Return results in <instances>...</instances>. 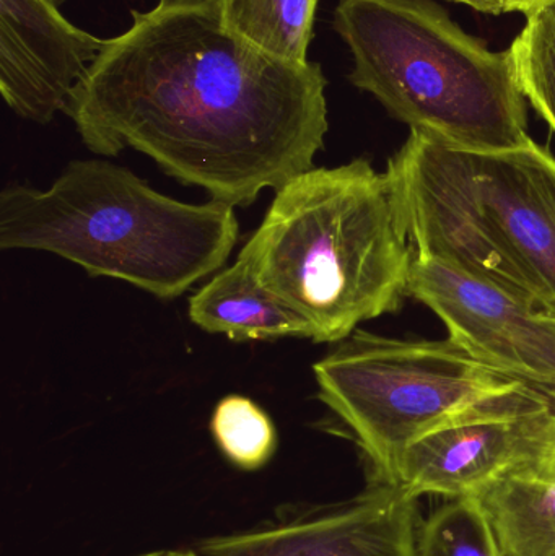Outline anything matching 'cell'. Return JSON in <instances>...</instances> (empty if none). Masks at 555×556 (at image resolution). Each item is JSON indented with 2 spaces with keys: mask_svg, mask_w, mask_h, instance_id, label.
<instances>
[{
  "mask_svg": "<svg viewBox=\"0 0 555 556\" xmlns=\"http://www.w3.org/2000/svg\"><path fill=\"white\" fill-rule=\"evenodd\" d=\"M65 0H0V91L10 111L46 126L103 51L106 39L65 18Z\"/></svg>",
  "mask_w": 555,
  "mask_h": 556,
  "instance_id": "30bf717a",
  "label": "cell"
},
{
  "mask_svg": "<svg viewBox=\"0 0 555 556\" xmlns=\"http://www.w3.org/2000/svg\"><path fill=\"white\" fill-rule=\"evenodd\" d=\"M540 476L547 477V479L555 480V441L550 453H547L546 459L541 464L540 469L537 470Z\"/></svg>",
  "mask_w": 555,
  "mask_h": 556,
  "instance_id": "d6986e66",
  "label": "cell"
},
{
  "mask_svg": "<svg viewBox=\"0 0 555 556\" xmlns=\"http://www.w3.org/2000/svg\"><path fill=\"white\" fill-rule=\"evenodd\" d=\"M417 552L419 556H499L472 498L452 500L420 525Z\"/></svg>",
  "mask_w": 555,
  "mask_h": 556,
  "instance_id": "2e32d148",
  "label": "cell"
},
{
  "mask_svg": "<svg viewBox=\"0 0 555 556\" xmlns=\"http://www.w3.org/2000/svg\"><path fill=\"white\" fill-rule=\"evenodd\" d=\"M238 237L231 205L178 201L106 160H74L49 188L0 194V250L54 254L160 300L218 273Z\"/></svg>",
  "mask_w": 555,
  "mask_h": 556,
  "instance_id": "3957f363",
  "label": "cell"
},
{
  "mask_svg": "<svg viewBox=\"0 0 555 556\" xmlns=\"http://www.w3.org/2000/svg\"><path fill=\"white\" fill-rule=\"evenodd\" d=\"M554 441L555 399L527 386L472 408L407 447L396 485L417 498H468L499 477L537 472Z\"/></svg>",
  "mask_w": 555,
  "mask_h": 556,
  "instance_id": "52a82bcc",
  "label": "cell"
},
{
  "mask_svg": "<svg viewBox=\"0 0 555 556\" xmlns=\"http://www.w3.org/2000/svg\"><path fill=\"white\" fill-rule=\"evenodd\" d=\"M318 399L374 469L396 483L407 447L527 382L472 358L452 340H404L357 329L313 365Z\"/></svg>",
  "mask_w": 555,
  "mask_h": 556,
  "instance_id": "8992f818",
  "label": "cell"
},
{
  "mask_svg": "<svg viewBox=\"0 0 555 556\" xmlns=\"http://www.w3.org/2000/svg\"><path fill=\"white\" fill-rule=\"evenodd\" d=\"M224 25L290 64H308L318 0H218Z\"/></svg>",
  "mask_w": 555,
  "mask_h": 556,
  "instance_id": "4fadbf2b",
  "label": "cell"
},
{
  "mask_svg": "<svg viewBox=\"0 0 555 556\" xmlns=\"http://www.w3.org/2000/svg\"><path fill=\"white\" fill-rule=\"evenodd\" d=\"M407 294L445 324L466 353L555 399V326L524 294L449 261L414 253Z\"/></svg>",
  "mask_w": 555,
  "mask_h": 556,
  "instance_id": "ba28073f",
  "label": "cell"
},
{
  "mask_svg": "<svg viewBox=\"0 0 555 556\" xmlns=\"http://www.w3.org/2000/svg\"><path fill=\"white\" fill-rule=\"evenodd\" d=\"M417 496L375 480L338 505L279 509L254 528L198 542L195 556H419Z\"/></svg>",
  "mask_w": 555,
  "mask_h": 556,
  "instance_id": "9c48e42d",
  "label": "cell"
},
{
  "mask_svg": "<svg viewBox=\"0 0 555 556\" xmlns=\"http://www.w3.org/2000/svg\"><path fill=\"white\" fill-rule=\"evenodd\" d=\"M211 431L225 459L244 472L263 469L277 451L274 421L244 395L231 394L218 402Z\"/></svg>",
  "mask_w": 555,
  "mask_h": 556,
  "instance_id": "5bb4252c",
  "label": "cell"
},
{
  "mask_svg": "<svg viewBox=\"0 0 555 556\" xmlns=\"http://www.w3.org/2000/svg\"><path fill=\"white\" fill-rule=\"evenodd\" d=\"M413 260L387 176L367 160L290 179L238 254L313 342L332 345L400 309Z\"/></svg>",
  "mask_w": 555,
  "mask_h": 556,
  "instance_id": "7a4b0ae2",
  "label": "cell"
},
{
  "mask_svg": "<svg viewBox=\"0 0 555 556\" xmlns=\"http://www.w3.org/2000/svg\"><path fill=\"white\" fill-rule=\"evenodd\" d=\"M455 2L465 3L479 12L494 13V15L508 12L505 0H455Z\"/></svg>",
  "mask_w": 555,
  "mask_h": 556,
  "instance_id": "e0dca14e",
  "label": "cell"
},
{
  "mask_svg": "<svg viewBox=\"0 0 555 556\" xmlns=\"http://www.w3.org/2000/svg\"><path fill=\"white\" fill-rule=\"evenodd\" d=\"M388 185L414 253L449 261L555 311V156L468 150L411 130Z\"/></svg>",
  "mask_w": 555,
  "mask_h": 556,
  "instance_id": "277c9868",
  "label": "cell"
},
{
  "mask_svg": "<svg viewBox=\"0 0 555 556\" xmlns=\"http://www.w3.org/2000/svg\"><path fill=\"white\" fill-rule=\"evenodd\" d=\"M547 316H550L551 323L555 326V311H547Z\"/></svg>",
  "mask_w": 555,
  "mask_h": 556,
  "instance_id": "44dd1931",
  "label": "cell"
},
{
  "mask_svg": "<svg viewBox=\"0 0 555 556\" xmlns=\"http://www.w3.org/2000/svg\"><path fill=\"white\" fill-rule=\"evenodd\" d=\"M321 65L254 48L218 0H160L106 39L64 113L94 155L126 149L231 207L313 168L328 134Z\"/></svg>",
  "mask_w": 555,
  "mask_h": 556,
  "instance_id": "6da1fadb",
  "label": "cell"
},
{
  "mask_svg": "<svg viewBox=\"0 0 555 556\" xmlns=\"http://www.w3.org/2000/svg\"><path fill=\"white\" fill-rule=\"evenodd\" d=\"M335 29L354 59L352 85L411 130L485 152L533 142L510 49L485 48L437 3L339 0Z\"/></svg>",
  "mask_w": 555,
  "mask_h": 556,
  "instance_id": "5b68a950",
  "label": "cell"
},
{
  "mask_svg": "<svg viewBox=\"0 0 555 556\" xmlns=\"http://www.w3.org/2000/svg\"><path fill=\"white\" fill-rule=\"evenodd\" d=\"M527 25L512 45L525 98L555 134V0L527 13Z\"/></svg>",
  "mask_w": 555,
  "mask_h": 556,
  "instance_id": "9a60e30c",
  "label": "cell"
},
{
  "mask_svg": "<svg viewBox=\"0 0 555 556\" xmlns=\"http://www.w3.org/2000/svg\"><path fill=\"white\" fill-rule=\"evenodd\" d=\"M484 516L499 556H555V480L507 473L468 496Z\"/></svg>",
  "mask_w": 555,
  "mask_h": 556,
  "instance_id": "7c38bea8",
  "label": "cell"
},
{
  "mask_svg": "<svg viewBox=\"0 0 555 556\" xmlns=\"http://www.w3.org/2000/svg\"><path fill=\"white\" fill-rule=\"evenodd\" d=\"M136 556H195L194 551H168V548H163V551H153L147 552V554H140Z\"/></svg>",
  "mask_w": 555,
  "mask_h": 556,
  "instance_id": "ffe728a7",
  "label": "cell"
},
{
  "mask_svg": "<svg viewBox=\"0 0 555 556\" xmlns=\"http://www.w3.org/2000/svg\"><path fill=\"white\" fill-rule=\"evenodd\" d=\"M189 319L209 333L247 340L312 339L310 324L274 296L241 261L189 298Z\"/></svg>",
  "mask_w": 555,
  "mask_h": 556,
  "instance_id": "8fae6325",
  "label": "cell"
},
{
  "mask_svg": "<svg viewBox=\"0 0 555 556\" xmlns=\"http://www.w3.org/2000/svg\"><path fill=\"white\" fill-rule=\"evenodd\" d=\"M550 2V0H505L507 3L508 12L512 10H518V12H531L537 7L543 5V3Z\"/></svg>",
  "mask_w": 555,
  "mask_h": 556,
  "instance_id": "ac0fdd59",
  "label": "cell"
}]
</instances>
